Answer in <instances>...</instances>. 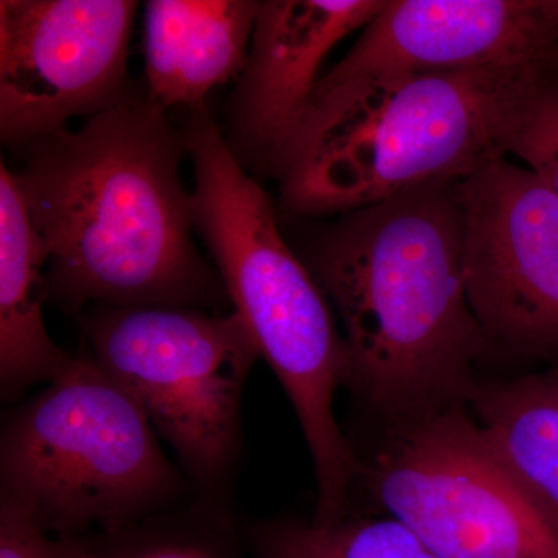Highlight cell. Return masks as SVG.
Returning <instances> with one entry per match:
<instances>
[{
  "label": "cell",
  "instance_id": "cell-18",
  "mask_svg": "<svg viewBox=\"0 0 558 558\" xmlns=\"http://www.w3.org/2000/svg\"><path fill=\"white\" fill-rule=\"evenodd\" d=\"M94 537L49 534L24 510L0 502V558H92Z\"/></svg>",
  "mask_w": 558,
  "mask_h": 558
},
{
  "label": "cell",
  "instance_id": "cell-12",
  "mask_svg": "<svg viewBox=\"0 0 558 558\" xmlns=\"http://www.w3.org/2000/svg\"><path fill=\"white\" fill-rule=\"evenodd\" d=\"M259 2L149 0L145 3L148 98L161 109H204L209 92L247 61Z\"/></svg>",
  "mask_w": 558,
  "mask_h": 558
},
{
  "label": "cell",
  "instance_id": "cell-8",
  "mask_svg": "<svg viewBox=\"0 0 558 558\" xmlns=\"http://www.w3.org/2000/svg\"><path fill=\"white\" fill-rule=\"evenodd\" d=\"M470 310L494 348L558 354V194L505 157L458 180Z\"/></svg>",
  "mask_w": 558,
  "mask_h": 558
},
{
  "label": "cell",
  "instance_id": "cell-14",
  "mask_svg": "<svg viewBox=\"0 0 558 558\" xmlns=\"http://www.w3.org/2000/svg\"><path fill=\"white\" fill-rule=\"evenodd\" d=\"M468 410L506 465L558 524V365L480 379Z\"/></svg>",
  "mask_w": 558,
  "mask_h": 558
},
{
  "label": "cell",
  "instance_id": "cell-6",
  "mask_svg": "<svg viewBox=\"0 0 558 558\" xmlns=\"http://www.w3.org/2000/svg\"><path fill=\"white\" fill-rule=\"evenodd\" d=\"M87 352L137 400L178 453L201 508L229 515L242 453V392L260 359L234 312L97 306L83 319Z\"/></svg>",
  "mask_w": 558,
  "mask_h": 558
},
{
  "label": "cell",
  "instance_id": "cell-11",
  "mask_svg": "<svg viewBox=\"0 0 558 558\" xmlns=\"http://www.w3.org/2000/svg\"><path fill=\"white\" fill-rule=\"evenodd\" d=\"M385 0H264L233 100L231 149L277 165L310 108L330 50L384 9Z\"/></svg>",
  "mask_w": 558,
  "mask_h": 558
},
{
  "label": "cell",
  "instance_id": "cell-19",
  "mask_svg": "<svg viewBox=\"0 0 558 558\" xmlns=\"http://www.w3.org/2000/svg\"><path fill=\"white\" fill-rule=\"evenodd\" d=\"M542 11L558 36V0H542Z\"/></svg>",
  "mask_w": 558,
  "mask_h": 558
},
{
  "label": "cell",
  "instance_id": "cell-16",
  "mask_svg": "<svg viewBox=\"0 0 558 558\" xmlns=\"http://www.w3.org/2000/svg\"><path fill=\"white\" fill-rule=\"evenodd\" d=\"M154 517L100 532L92 558H242V537L229 515L201 508L182 521L165 523Z\"/></svg>",
  "mask_w": 558,
  "mask_h": 558
},
{
  "label": "cell",
  "instance_id": "cell-13",
  "mask_svg": "<svg viewBox=\"0 0 558 558\" xmlns=\"http://www.w3.org/2000/svg\"><path fill=\"white\" fill-rule=\"evenodd\" d=\"M49 250L31 218L16 174L0 167V396L16 402L40 381L51 384L72 363L44 322V266Z\"/></svg>",
  "mask_w": 558,
  "mask_h": 558
},
{
  "label": "cell",
  "instance_id": "cell-10",
  "mask_svg": "<svg viewBox=\"0 0 558 558\" xmlns=\"http://www.w3.org/2000/svg\"><path fill=\"white\" fill-rule=\"evenodd\" d=\"M506 65L558 70L542 0H388L315 92L392 73Z\"/></svg>",
  "mask_w": 558,
  "mask_h": 558
},
{
  "label": "cell",
  "instance_id": "cell-20",
  "mask_svg": "<svg viewBox=\"0 0 558 558\" xmlns=\"http://www.w3.org/2000/svg\"><path fill=\"white\" fill-rule=\"evenodd\" d=\"M558 84V83H557Z\"/></svg>",
  "mask_w": 558,
  "mask_h": 558
},
{
  "label": "cell",
  "instance_id": "cell-4",
  "mask_svg": "<svg viewBox=\"0 0 558 558\" xmlns=\"http://www.w3.org/2000/svg\"><path fill=\"white\" fill-rule=\"evenodd\" d=\"M190 113L183 134L194 167V229L299 417L317 484L312 521L333 523L354 509L357 470V451L333 410L348 384L347 344L328 296L282 240L266 191L204 109Z\"/></svg>",
  "mask_w": 558,
  "mask_h": 558
},
{
  "label": "cell",
  "instance_id": "cell-2",
  "mask_svg": "<svg viewBox=\"0 0 558 558\" xmlns=\"http://www.w3.org/2000/svg\"><path fill=\"white\" fill-rule=\"evenodd\" d=\"M311 260L343 326L360 405L380 424L468 407L486 344L462 274L457 182L348 213Z\"/></svg>",
  "mask_w": 558,
  "mask_h": 558
},
{
  "label": "cell",
  "instance_id": "cell-15",
  "mask_svg": "<svg viewBox=\"0 0 558 558\" xmlns=\"http://www.w3.org/2000/svg\"><path fill=\"white\" fill-rule=\"evenodd\" d=\"M241 537L253 558H439L410 527L384 513L352 512L329 524L263 520Z\"/></svg>",
  "mask_w": 558,
  "mask_h": 558
},
{
  "label": "cell",
  "instance_id": "cell-1",
  "mask_svg": "<svg viewBox=\"0 0 558 558\" xmlns=\"http://www.w3.org/2000/svg\"><path fill=\"white\" fill-rule=\"evenodd\" d=\"M20 150L14 174L49 250L54 306L202 310L229 299L191 238L193 201L180 178L189 149L167 110L131 97Z\"/></svg>",
  "mask_w": 558,
  "mask_h": 558
},
{
  "label": "cell",
  "instance_id": "cell-17",
  "mask_svg": "<svg viewBox=\"0 0 558 558\" xmlns=\"http://www.w3.org/2000/svg\"><path fill=\"white\" fill-rule=\"evenodd\" d=\"M506 154H513L558 194V84L534 98L510 132Z\"/></svg>",
  "mask_w": 558,
  "mask_h": 558
},
{
  "label": "cell",
  "instance_id": "cell-5",
  "mask_svg": "<svg viewBox=\"0 0 558 558\" xmlns=\"http://www.w3.org/2000/svg\"><path fill=\"white\" fill-rule=\"evenodd\" d=\"M183 488L145 411L87 351L3 421L0 502L49 534L120 531L163 512Z\"/></svg>",
  "mask_w": 558,
  "mask_h": 558
},
{
  "label": "cell",
  "instance_id": "cell-9",
  "mask_svg": "<svg viewBox=\"0 0 558 558\" xmlns=\"http://www.w3.org/2000/svg\"><path fill=\"white\" fill-rule=\"evenodd\" d=\"M138 2L2 0L0 132L24 148L131 94L128 50Z\"/></svg>",
  "mask_w": 558,
  "mask_h": 558
},
{
  "label": "cell",
  "instance_id": "cell-7",
  "mask_svg": "<svg viewBox=\"0 0 558 558\" xmlns=\"http://www.w3.org/2000/svg\"><path fill=\"white\" fill-rule=\"evenodd\" d=\"M357 453L354 490L439 558H558V524L468 407L385 422Z\"/></svg>",
  "mask_w": 558,
  "mask_h": 558
},
{
  "label": "cell",
  "instance_id": "cell-3",
  "mask_svg": "<svg viewBox=\"0 0 558 558\" xmlns=\"http://www.w3.org/2000/svg\"><path fill=\"white\" fill-rule=\"evenodd\" d=\"M556 69L506 65L392 73L317 90L277 165L282 207L352 213L506 156V142Z\"/></svg>",
  "mask_w": 558,
  "mask_h": 558
}]
</instances>
